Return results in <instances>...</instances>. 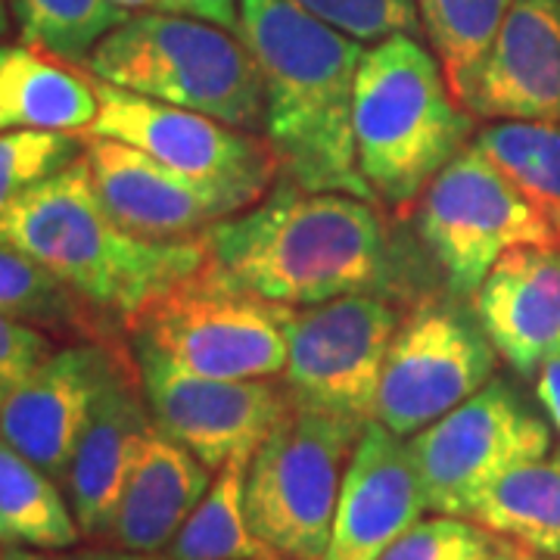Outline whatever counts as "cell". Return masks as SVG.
I'll list each match as a JSON object with an SVG mask.
<instances>
[{
	"mask_svg": "<svg viewBox=\"0 0 560 560\" xmlns=\"http://www.w3.org/2000/svg\"><path fill=\"white\" fill-rule=\"evenodd\" d=\"M200 241L209 278L283 308L377 293L393 271V237L377 202L312 194L290 180Z\"/></svg>",
	"mask_w": 560,
	"mask_h": 560,
	"instance_id": "6da1fadb",
	"label": "cell"
},
{
	"mask_svg": "<svg viewBox=\"0 0 560 560\" xmlns=\"http://www.w3.org/2000/svg\"><path fill=\"white\" fill-rule=\"evenodd\" d=\"M237 35L259 62L265 140L290 184L374 200L355 150V79L364 44L296 0H241Z\"/></svg>",
	"mask_w": 560,
	"mask_h": 560,
	"instance_id": "7a4b0ae2",
	"label": "cell"
},
{
	"mask_svg": "<svg viewBox=\"0 0 560 560\" xmlns=\"http://www.w3.org/2000/svg\"><path fill=\"white\" fill-rule=\"evenodd\" d=\"M0 241L50 268L128 330L140 308L197 275L202 241L153 243L125 234L94 197L81 156L0 212Z\"/></svg>",
	"mask_w": 560,
	"mask_h": 560,
	"instance_id": "3957f363",
	"label": "cell"
},
{
	"mask_svg": "<svg viewBox=\"0 0 560 560\" xmlns=\"http://www.w3.org/2000/svg\"><path fill=\"white\" fill-rule=\"evenodd\" d=\"M352 128L374 200L411 212L430 180L467 147L474 116L452 94L436 54L411 35H393L361 57Z\"/></svg>",
	"mask_w": 560,
	"mask_h": 560,
	"instance_id": "277c9868",
	"label": "cell"
},
{
	"mask_svg": "<svg viewBox=\"0 0 560 560\" xmlns=\"http://www.w3.org/2000/svg\"><path fill=\"white\" fill-rule=\"evenodd\" d=\"M94 79L194 109L241 131H265V84L246 40L184 13H135L81 62Z\"/></svg>",
	"mask_w": 560,
	"mask_h": 560,
	"instance_id": "5b68a950",
	"label": "cell"
},
{
	"mask_svg": "<svg viewBox=\"0 0 560 560\" xmlns=\"http://www.w3.org/2000/svg\"><path fill=\"white\" fill-rule=\"evenodd\" d=\"M364 423L290 408L246 470L249 526L275 555L324 560L346 467Z\"/></svg>",
	"mask_w": 560,
	"mask_h": 560,
	"instance_id": "8992f818",
	"label": "cell"
},
{
	"mask_svg": "<svg viewBox=\"0 0 560 560\" xmlns=\"http://www.w3.org/2000/svg\"><path fill=\"white\" fill-rule=\"evenodd\" d=\"M293 308L231 290L206 271L168 287L140 308L128 340L215 381H278L287 368Z\"/></svg>",
	"mask_w": 560,
	"mask_h": 560,
	"instance_id": "52a82bcc",
	"label": "cell"
},
{
	"mask_svg": "<svg viewBox=\"0 0 560 560\" xmlns=\"http://www.w3.org/2000/svg\"><path fill=\"white\" fill-rule=\"evenodd\" d=\"M420 243L455 300H474L514 246H560L551 224L470 140L411 206Z\"/></svg>",
	"mask_w": 560,
	"mask_h": 560,
	"instance_id": "ba28073f",
	"label": "cell"
},
{
	"mask_svg": "<svg viewBox=\"0 0 560 560\" xmlns=\"http://www.w3.org/2000/svg\"><path fill=\"white\" fill-rule=\"evenodd\" d=\"M401 318L405 308L386 293H349L293 308L280 374L290 401L318 415L374 420L383 364Z\"/></svg>",
	"mask_w": 560,
	"mask_h": 560,
	"instance_id": "9c48e42d",
	"label": "cell"
},
{
	"mask_svg": "<svg viewBox=\"0 0 560 560\" xmlns=\"http://www.w3.org/2000/svg\"><path fill=\"white\" fill-rule=\"evenodd\" d=\"M499 352L474 312L448 300H420L405 312L386 352L374 420L411 440L495 377Z\"/></svg>",
	"mask_w": 560,
	"mask_h": 560,
	"instance_id": "30bf717a",
	"label": "cell"
},
{
	"mask_svg": "<svg viewBox=\"0 0 560 560\" xmlns=\"http://www.w3.org/2000/svg\"><path fill=\"white\" fill-rule=\"evenodd\" d=\"M408 448L430 511L470 517L492 482L551 452V430L511 386L492 377L445 418L415 433Z\"/></svg>",
	"mask_w": 560,
	"mask_h": 560,
	"instance_id": "8fae6325",
	"label": "cell"
},
{
	"mask_svg": "<svg viewBox=\"0 0 560 560\" xmlns=\"http://www.w3.org/2000/svg\"><path fill=\"white\" fill-rule=\"evenodd\" d=\"M91 81L101 101V113L81 138L119 140L180 175L241 187L256 197H268V190L275 187L280 162L271 143L259 135L231 128L194 109L140 97L94 75Z\"/></svg>",
	"mask_w": 560,
	"mask_h": 560,
	"instance_id": "7c38bea8",
	"label": "cell"
},
{
	"mask_svg": "<svg viewBox=\"0 0 560 560\" xmlns=\"http://www.w3.org/2000/svg\"><path fill=\"white\" fill-rule=\"evenodd\" d=\"M131 349L156 430L209 470H219L234 455H256L293 408L283 383L200 377L143 342H131Z\"/></svg>",
	"mask_w": 560,
	"mask_h": 560,
	"instance_id": "4fadbf2b",
	"label": "cell"
},
{
	"mask_svg": "<svg viewBox=\"0 0 560 560\" xmlns=\"http://www.w3.org/2000/svg\"><path fill=\"white\" fill-rule=\"evenodd\" d=\"M84 162L103 212L125 234L140 241H200L219 221L261 200L241 187L180 175L135 147L109 138H84Z\"/></svg>",
	"mask_w": 560,
	"mask_h": 560,
	"instance_id": "5bb4252c",
	"label": "cell"
},
{
	"mask_svg": "<svg viewBox=\"0 0 560 560\" xmlns=\"http://www.w3.org/2000/svg\"><path fill=\"white\" fill-rule=\"evenodd\" d=\"M125 352L131 346H57L0 405V436L62 486L94 396Z\"/></svg>",
	"mask_w": 560,
	"mask_h": 560,
	"instance_id": "9a60e30c",
	"label": "cell"
},
{
	"mask_svg": "<svg viewBox=\"0 0 560 560\" xmlns=\"http://www.w3.org/2000/svg\"><path fill=\"white\" fill-rule=\"evenodd\" d=\"M156 423L143 399L135 349L113 361L91 405L79 448L66 474V499L84 539H106L125 482Z\"/></svg>",
	"mask_w": 560,
	"mask_h": 560,
	"instance_id": "2e32d148",
	"label": "cell"
},
{
	"mask_svg": "<svg viewBox=\"0 0 560 560\" xmlns=\"http://www.w3.org/2000/svg\"><path fill=\"white\" fill-rule=\"evenodd\" d=\"M427 508L408 440L368 420L342 477L324 560H381L393 541L423 521Z\"/></svg>",
	"mask_w": 560,
	"mask_h": 560,
	"instance_id": "e0dca14e",
	"label": "cell"
},
{
	"mask_svg": "<svg viewBox=\"0 0 560 560\" xmlns=\"http://www.w3.org/2000/svg\"><path fill=\"white\" fill-rule=\"evenodd\" d=\"M467 113L560 125V0H514L470 84Z\"/></svg>",
	"mask_w": 560,
	"mask_h": 560,
	"instance_id": "ac0fdd59",
	"label": "cell"
},
{
	"mask_svg": "<svg viewBox=\"0 0 560 560\" xmlns=\"http://www.w3.org/2000/svg\"><path fill=\"white\" fill-rule=\"evenodd\" d=\"M474 315L521 377L560 352V246H514L474 293Z\"/></svg>",
	"mask_w": 560,
	"mask_h": 560,
	"instance_id": "d6986e66",
	"label": "cell"
},
{
	"mask_svg": "<svg viewBox=\"0 0 560 560\" xmlns=\"http://www.w3.org/2000/svg\"><path fill=\"white\" fill-rule=\"evenodd\" d=\"M212 480L215 470H209L184 445L153 430L125 482L113 526L103 541L121 551L162 555L209 492Z\"/></svg>",
	"mask_w": 560,
	"mask_h": 560,
	"instance_id": "ffe728a7",
	"label": "cell"
},
{
	"mask_svg": "<svg viewBox=\"0 0 560 560\" xmlns=\"http://www.w3.org/2000/svg\"><path fill=\"white\" fill-rule=\"evenodd\" d=\"M97 113L88 69L28 44H0V131L84 135Z\"/></svg>",
	"mask_w": 560,
	"mask_h": 560,
	"instance_id": "44dd1931",
	"label": "cell"
},
{
	"mask_svg": "<svg viewBox=\"0 0 560 560\" xmlns=\"http://www.w3.org/2000/svg\"><path fill=\"white\" fill-rule=\"evenodd\" d=\"M0 315L32 324L54 340L131 346L128 330L50 268L0 241Z\"/></svg>",
	"mask_w": 560,
	"mask_h": 560,
	"instance_id": "7402d4cb",
	"label": "cell"
},
{
	"mask_svg": "<svg viewBox=\"0 0 560 560\" xmlns=\"http://www.w3.org/2000/svg\"><path fill=\"white\" fill-rule=\"evenodd\" d=\"M467 521L541 558H560V452L517 464L474 504Z\"/></svg>",
	"mask_w": 560,
	"mask_h": 560,
	"instance_id": "603a6c76",
	"label": "cell"
},
{
	"mask_svg": "<svg viewBox=\"0 0 560 560\" xmlns=\"http://www.w3.org/2000/svg\"><path fill=\"white\" fill-rule=\"evenodd\" d=\"M84 539L60 482L0 436V548L62 551Z\"/></svg>",
	"mask_w": 560,
	"mask_h": 560,
	"instance_id": "cb8c5ba5",
	"label": "cell"
},
{
	"mask_svg": "<svg viewBox=\"0 0 560 560\" xmlns=\"http://www.w3.org/2000/svg\"><path fill=\"white\" fill-rule=\"evenodd\" d=\"M253 455H234L215 470L209 492L162 551L168 560H253L275 555L246 514V470Z\"/></svg>",
	"mask_w": 560,
	"mask_h": 560,
	"instance_id": "d4e9b609",
	"label": "cell"
},
{
	"mask_svg": "<svg viewBox=\"0 0 560 560\" xmlns=\"http://www.w3.org/2000/svg\"><path fill=\"white\" fill-rule=\"evenodd\" d=\"M474 143L539 209L560 243V125L495 121L477 131Z\"/></svg>",
	"mask_w": 560,
	"mask_h": 560,
	"instance_id": "484cf974",
	"label": "cell"
},
{
	"mask_svg": "<svg viewBox=\"0 0 560 560\" xmlns=\"http://www.w3.org/2000/svg\"><path fill=\"white\" fill-rule=\"evenodd\" d=\"M511 3L514 0H418L423 35L430 38L445 81L464 109L482 54L489 50Z\"/></svg>",
	"mask_w": 560,
	"mask_h": 560,
	"instance_id": "4316f807",
	"label": "cell"
},
{
	"mask_svg": "<svg viewBox=\"0 0 560 560\" xmlns=\"http://www.w3.org/2000/svg\"><path fill=\"white\" fill-rule=\"evenodd\" d=\"M22 44L66 62H81L128 20L109 0H7Z\"/></svg>",
	"mask_w": 560,
	"mask_h": 560,
	"instance_id": "83f0119b",
	"label": "cell"
},
{
	"mask_svg": "<svg viewBox=\"0 0 560 560\" xmlns=\"http://www.w3.org/2000/svg\"><path fill=\"white\" fill-rule=\"evenodd\" d=\"M84 156V138L69 131H0V212L40 180Z\"/></svg>",
	"mask_w": 560,
	"mask_h": 560,
	"instance_id": "f1b7e54d",
	"label": "cell"
},
{
	"mask_svg": "<svg viewBox=\"0 0 560 560\" xmlns=\"http://www.w3.org/2000/svg\"><path fill=\"white\" fill-rule=\"evenodd\" d=\"M499 536L467 517H427L396 539L381 560H486L499 548Z\"/></svg>",
	"mask_w": 560,
	"mask_h": 560,
	"instance_id": "f546056e",
	"label": "cell"
},
{
	"mask_svg": "<svg viewBox=\"0 0 560 560\" xmlns=\"http://www.w3.org/2000/svg\"><path fill=\"white\" fill-rule=\"evenodd\" d=\"M296 3L361 44L368 40L377 44L393 35H411V38L423 35L418 0H296Z\"/></svg>",
	"mask_w": 560,
	"mask_h": 560,
	"instance_id": "4dcf8cb0",
	"label": "cell"
},
{
	"mask_svg": "<svg viewBox=\"0 0 560 560\" xmlns=\"http://www.w3.org/2000/svg\"><path fill=\"white\" fill-rule=\"evenodd\" d=\"M57 349V340L32 324L0 315V405L40 361Z\"/></svg>",
	"mask_w": 560,
	"mask_h": 560,
	"instance_id": "1f68e13d",
	"label": "cell"
},
{
	"mask_svg": "<svg viewBox=\"0 0 560 560\" xmlns=\"http://www.w3.org/2000/svg\"><path fill=\"white\" fill-rule=\"evenodd\" d=\"M536 396H539L545 415L551 418L555 430L560 433V352L551 355L536 374Z\"/></svg>",
	"mask_w": 560,
	"mask_h": 560,
	"instance_id": "d6a6232c",
	"label": "cell"
},
{
	"mask_svg": "<svg viewBox=\"0 0 560 560\" xmlns=\"http://www.w3.org/2000/svg\"><path fill=\"white\" fill-rule=\"evenodd\" d=\"M121 13H184L200 20V0H109Z\"/></svg>",
	"mask_w": 560,
	"mask_h": 560,
	"instance_id": "836d02e7",
	"label": "cell"
},
{
	"mask_svg": "<svg viewBox=\"0 0 560 560\" xmlns=\"http://www.w3.org/2000/svg\"><path fill=\"white\" fill-rule=\"evenodd\" d=\"M200 20L215 22L221 28L237 32V25H241V0H200Z\"/></svg>",
	"mask_w": 560,
	"mask_h": 560,
	"instance_id": "e575fe53",
	"label": "cell"
},
{
	"mask_svg": "<svg viewBox=\"0 0 560 560\" xmlns=\"http://www.w3.org/2000/svg\"><path fill=\"white\" fill-rule=\"evenodd\" d=\"M75 560H168L165 555H140V551H121V548H91L81 551Z\"/></svg>",
	"mask_w": 560,
	"mask_h": 560,
	"instance_id": "d590c367",
	"label": "cell"
},
{
	"mask_svg": "<svg viewBox=\"0 0 560 560\" xmlns=\"http://www.w3.org/2000/svg\"><path fill=\"white\" fill-rule=\"evenodd\" d=\"M486 560H548L541 558V555H533V551H526V548H521V545H514V541H499V548L489 555Z\"/></svg>",
	"mask_w": 560,
	"mask_h": 560,
	"instance_id": "8d00e7d4",
	"label": "cell"
},
{
	"mask_svg": "<svg viewBox=\"0 0 560 560\" xmlns=\"http://www.w3.org/2000/svg\"><path fill=\"white\" fill-rule=\"evenodd\" d=\"M0 560H62L54 555H38L35 548H3Z\"/></svg>",
	"mask_w": 560,
	"mask_h": 560,
	"instance_id": "74e56055",
	"label": "cell"
},
{
	"mask_svg": "<svg viewBox=\"0 0 560 560\" xmlns=\"http://www.w3.org/2000/svg\"><path fill=\"white\" fill-rule=\"evenodd\" d=\"M7 28H10V7L0 0V35H3Z\"/></svg>",
	"mask_w": 560,
	"mask_h": 560,
	"instance_id": "f35d334b",
	"label": "cell"
},
{
	"mask_svg": "<svg viewBox=\"0 0 560 560\" xmlns=\"http://www.w3.org/2000/svg\"><path fill=\"white\" fill-rule=\"evenodd\" d=\"M253 560H290V558H280V555H268V558H253Z\"/></svg>",
	"mask_w": 560,
	"mask_h": 560,
	"instance_id": "ab89813d",
	"label": "cell"
},
{
	"mask_svg": "<svg viewBox=\"0 0 560 560\" xmlns=\"http://www.w3.org/2000/svg\"><path fill=\"white\" fill-rule=\"evenodd\" d=\"M548 560H560V558H548Z\"/></svg>",
	"mask_w": 560,
	"mask_h": 560,
	"instance_id": "60d3db41",
	"label": "cell"
}]
</instances>
